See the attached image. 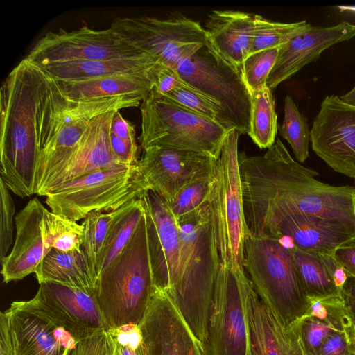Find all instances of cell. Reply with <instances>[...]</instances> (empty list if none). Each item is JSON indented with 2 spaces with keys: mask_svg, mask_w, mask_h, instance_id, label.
I'll use <instances>...</instances> for the list:
<instances>
[{
  "mask_svg": "<svg viewBox=\"0 0 355 355\" xmlns=\"http://www.w3.org/2000/svg\"><path fill=\"white\" fill-rule=\"evenodd\" d=\"M245 223L256 236L273 217L295 211L342 223L355 232V187L318 180L277 139L263 155L239 153Z\"/></svg>",
  "mask_w": 355,
  "mask_h": 355,
  "instance_id": "1",
  "label": "cell"
},
{
  "mask_svg": "<svg viewBox=\"0 0 355 355\" xmlns=\"http://www.w3.org/2000/svg\"><path fill=\"white\" fill-rule=\"evenodd\" d=\"M39 76L40 69L24 59L3 81L0 91L1 178L20 198L35 194Z\"/></svg>",
  "mask_w": 355,
  "mask_h": 355,
  "instance_id": "2",
  "label": "cell"
},
{
  "mask_svg": "<svg viewBox=\"0 0 355 355\" xmlns=\"http://www.w3.org/2000/svg\"><path fill=\"white\" fill-rule=\"evenodd\" d=\"M141 101V98L132 96L70 99L40 69L36 114L40 155L35 194L37 195L52 175L71 157L93 118L112 110L138 107Z\"/></svg>",
  "mask_w": 355,
  "mask_h": 355,
  "instance_id": "3",
  "label": "cell"
},
{
  "mask_svg": "<svg viewBox=\"0 0 355 355\" xmlns=\"http://www.w3.org/2000/svg\"><path fill=\"white\" fill-rule=\"evenodd\" d=\"M176 221L180 239L179 267L175 283L167 294L203 349L220 266L210 201Z\"/></svg>",
  "mask_w": 355,
  "mask_h": 355,
  "instance_id": "4",
  "label": "cell"
},
{
  "mask_svg": "<svg viewBox=\"0 0 355 355\" xmlns=\"http://www.w3.org/2000/svg\"><path fill=\"white\" fill-rule=\"evenodd\" d=\"M155 289L145 211L123 250L100 272L94 295L109 329L140 326Z\"/></svg>",
  "mask_w": 355,
  "mask_h": 355,
  "instance_id": "5",
  "label": "cell"
},
{
  "mask_svg": "<svg viewBox=\"0 0 355 355\" xmlns=\"http://www.w3.org/2000/svg\"><path fill=\"white\" fill-rule=\"evenodd\" d=\"M243 268L257 294L285 327L305 315L307 297L292 254L279 240L248 231Z\"/></svg>",
  "mask_w": 355,
  "mask_h": 355,
  "instance_id": "6",
  "label": "cell"
},
{
  "mask_svg": "<svg viewBox=\"0 0 355 355\" xmlns=\"http://www.w3.org/2000/svg\"><path fill=\"white\" fill-rule=\"evenodd\" d=\"M141 115L138 139L144 150L156 146L188 150L218 159L230 130L216 121L186 109L154 88L142 101Z\"/></svg>",
  "mask_w": 355,
  "mask_h": 355,
  "instance_id": "7",
  "label": "cell"
},
{
  "mask_svg": "<svg viewBox=\"0 0 355 355\" xmlns=\"http://www.w3.org/2000/svg\"><path fill=\"white\" fill-rule=\"evenodd\" d=\"M150 189L137 164H119L61 184L45 196V202L51 212L78 222L143 198Z\"/></svg>",
  "mask_w": 355,
  "mask_h": 355,
  "instance_id": "8",
  "label": "cell"
},
{
  "mask_svg": "<svg viewBox=\"0 0 355 355\" xmlns=\"http://www.w3.org/2000/svg\"><path fill=\"white\" fill-rule=\"evenodd\" d=\"M241 135L236 129L229 131L216 161L210 205L220 264L243 266L248 229L239 164L238 141Z\"/></svg>",
  "mask_w": 355,
  "mask_h": 355,
  "instance_id": "9",
  "label": "cell"
},
{
  "mask_svg": "<svg viewBox=\"0 0 355 355\" xmlns=\"http://www.w3.org/2000/svg\"><path fill=\"white\" fill-rule=\"evenodd\" d=\"M252 289L243 266L220 264L209 315L205 355H251Z\"/></svg>",
  "mask_w": 355,
  "mask_h": 355,
  "instance_id": "10",
  "label": "cell"
},
{
  "mask_svg": "<svg viewBox=\"0 0 355 355\" xmlns=\"http://www.w3.org/2000/svg\"><path fill=\"white\" fill-rule=\"evenodd\" d=\"M175 71L193 92L217 107L225 128L248 135L250 94L235 69L204 46L191 57L180 61Z\"/></svg>",
  "mask_w": 355,
  "mask_h": 355,
  "instance_id": "11",
  "label": "cell"
},
{
  "mask_svg": "<svg viewBox=\"0 0 355 355\" xmlns=\"http://www.w3.org/2000/svg\"><path fill=\"white\" fill-rule=\"evenodd\" d=\"M110 28L127 43L174 71L180 61L204 46L214 51L200 22L178 11L166 18L118 17Z\"/></svg>",
  "mask_w": 355,
  "mask_h": 355,
  "instance_id": "12",
  "label": "cell"
},
{
  "mask_svg": "<svg viewBox=\"0 0 355 355\" xmlns=\"http://www.w3.org/2000/svg\"><path fill=\"white\" fill-rule=\"evenodd\" d=\"M146 53L122 40L110 28L60 29L41 37L24 60L38 67L50 63L110 60Z\"/></svg>",
  "mask_w": 355,
  "mask_h": 355,
  "instance_id": "13",
  "label": "cell"
},
{
  "mask_svg": "<svg viewBox=\"0 0 355 355\" xmlns=\"http://www.w3.org/2000/svg\"><path fill=\"white\" fill-rule=\"evenodd\" d=\"M311 143L334 171L355 178V106L338 96H326L313 122Z\"/></svg>",
  "mask_w": 355,
  "mask_h": 355,
  "instance_id": "14",
  "label": "cell"
},
{
  "mask_svg": "<svg viewBox=\"0 0 355 355\" xmlns=\"http://www.w3.org/2000/svg\"><path fill=\"white\" fill-rule=\"evenodd\" d=\"M31 301L78 342L109 329L94 291L43 282Z\"/></svg>",
  "mask_w": 355,
  "mask_h": 355,
  "instance_id": "15",
  "label": "cell"
},
{
  "mask_svg": "<svg viewBox=\"0 0 355 355\" xmlns=\"http://www.w3.org/2000/svg\"><path fill=\"white\" fill-rule=\"evenodd\" d=\"M13 355H69L78 341L31 301H14L5 311Z\"/></svg>",
  "mask_w": 355,
  "mask_h": 355,
  "instance_id": "16",
  "label": "cell"
},
{
  "mask_svg": "<svg viewBox=\"0 0 355 355\" xmlns=\"http://www.w3.org/2000/svg\"><path fill=\"white\" fill-rule=\"evenodd\" d=\"M254 236L277 239L286 248L334 254L342 246L355 243V232L337 222L313 218L298 212L271 218Z\"/></svg>",
  "mask_w": 355,
  "mask_h": 355,
  "instance_id": "17",
  "label": "cell"
},
{
  "mask_svg": "<svg viewBox=\"0 0 355 355\" xmlns=\"http://www.w3.org/2000/svg\"><path fill=\"white\" fill-rule=\"evenodd\" d=\"M216 161L196 152L153 146L144 150L137 166L151 189L170 203L187 184L214 171Z\"/></svg>",
  "mask_w": 355,
  "mask_h": 355,
  "instance_id": "18",
  "label": "cell"
},
{
  "mask_svg": "<svg viewBox=\"0 0 355 355\" xmlns=\"http://www.w3.org/2000/svg\"><path fill=\"white\" fill-rule=\"evenodd\" d=\"M140 328L147 355H205L164 291L155 289Z\"/></svg>",
  "mask_w": 355,
  "mask_h": 355,
  "instance_id": "19",
  "label": "cell"
},
{
  "mask_svg": "<svg viewBox=\"0 0 355 355\" xmlns=\"http://www.w3.org/2000/svg\"><path fill=\"white\" fill-rule=\"evenodd\" d=\"M143 200L154 284L156 288L168 293L175 283L179 267L180 239L178 223L164 199L153 190L150 189Z\"/></svg>",
  "mask_w": 355,
  "mask_h": 355,
  "instance_id": "20",
  "label": "cell"
},
{
  "mask_svg": "<svg viewBox=\"0 0 355 355\" xmlns=\"http://www.w3.org/2000/svg\"><path fill=\"white\" fill-rule=\"evenodd\" d=\"M116 110L92 119L71 157L52 175L37 193L46 196L62 183L86 174L119 165L110 145V124Z\"/></svg>",
  "mask_w": 355,
  "mask_h": 355,
  "instance_id": "21",
  "label": "cell"
},
{
  "mask_svg": "<svg viewBox=\"0 0 355 355\" xmlns=\"http://www.w3.org/2000/svg\"><path fill=\"white\" fill-rule=\"evenodd\" d=\"M355 36V24L342 21L331 26H311L282 46L266 84L272 91L330 46Z\"/></svg>",
  "mask_w": 355,
  "mask_h": 355,
  "instance_id": "22",
  "label": "cell"
},
{
  "mask_svg": "<svg viewBox=\"0 0 355 355\" xmlns=\"http://www.w3.org/2000/svg\"><path fill=\"white\" fill-rule=\"evenodd\" d=\"M37 198L30 200L15 218L16 235L10 252L1 261L3 282L21 280L35 272L52 249L46 241L42 220L44 209Z\"/></svg>",
  "mask_w": 355,
  "mask_h": 355,
  "instance_id": "23",
  "label": "cell"
},
{
  "mask_svg": "<svg viewBox=\"0 0 355 355\" xmlns=\"http://www.w3.org/2000/svg\"><path fill=\"white\" fill-rule=\"evenodd\" d=\"M256 14L239 10H212L205 23L207 39L216 54L241 76L255 29Z\"/></svg>",
  "mask_w": 355,
  "mask_h": 355,
  "instance_id": "24",
  "label": "cell"
},
{
  "mask_svg": "<svg viewBox=\"0 0 355 355\" xmlns=\"http://www.w3.org/2000/svg\"><path fill=\"white\" fill-rule=\"evenodd\" d=\"M153 67L139 71L116 73L83 80H53L62 94L73 100H90L114 96H137L142 101L149 94L155 83Z\"/></svg>",
  "mask_w": 355,
  "mask_h": 355,
  "instance_id": "25",
  "label": "cell"
},
{
  "mask_svg": "<svg viewBox=\"0 0 355 355\" xmlns=\"http://www.w3.org/2000/svg\"><path fill=\"white\" fill-rule=\"evenodd\" d=\"M157 62L156 58L146 53L136 56L110 60L55 62L37 67L52 80H83L143 71L153 67Z\"/></svg>",
  "mask_w": 355,
  "mask_h": 355,
  "instance_id": "26",
  "label": "cell"
},
{
  "mask_svg": "<svg viewBox=\"0 0 355 355\" xmlns=\"http://www.w3.org/2000/svg\"><path fill=\"white\" fill-rule=\"evenodd\" d=\"M34 273L39 284L53 282L94 292L96 279L83 248L69 252L52 248Z\"/></svg>",
  "mask_w": 355,
  "mask_h": 355,
  "instance_id": "27",
  "label": "cell"
},
{
  "mask_svg": "<svg viewBox=\"0 0 355 355\" xmlns=\"http://www.w3.org/2000/svg\"><path fill=\"white\" fill-rule=\"evenodd\" d=\"M251 355H286V327L253 287L249 298Z\"/></svg>",
  "mask_w": 355,
  "mask_h": 355,
  "instance_id": "28",
  "label": "cell"
},
{
  "mask_svg": "<svg viewBox=\"0 0 355 355\" xmlns=\"http://www.w3.org/2000/svg\"><path fill=\"white\" fill-rule=\"evenodd\" d=\"M289 250L307 297L343 294L338 289L333 277L339 266L334 254L307 252L295 247Z\"/></svg>",
  "mask_w": 355,
  "mask_h": 355,
  "instance_id": "29",
  "label": "cell"
},
{
  "mask_svg": "<svg viewBox=\"0 0 355 355\" xmlns=\"http://www.w3.org/2000/svg\"><path fill=\"white\" fill-rule=\"evenodd\" d=\"M250 94L251 112L248 135L259 148H269L275 142L278 131L272 91L266 85Z\"/></svg>",
  "mask_w": 355,
  "mask_h": 355,
  "instance_id": "30",
  "label": "cell"
},
{
  "mask_svg": "<svg viewBox=\"0 0 355 355\" xmlns=\"http://www.w3.org/2000/svg\"><path fill=\"white\" fill-rule=\"evenodd\" d=\"M146 211L143 198L134 200L112 225L105 241L97 268L98 277L123 250Z\"/></svg>",
  "mask_w": 355,
  "mask_h": 355,
  "instance_id": "31",
  "label": "cell"
},
{
  "mask_svg": "<svg viewBox=\"0 0 355 355\" xmlns=\"http://www.w3.org/2000/svg\"><path fill=\"white\" fill-rule=\"evenodd\" d=\"M132 202L113 211L92 212L83 222L84 239L82 248L87 257L96 282L101 254L110 229L114 220L129 207Z\"/></svg>",
  "mask_w": 355,
  "mask_h": 355,
  "instance_id": "32",
  "label": "cell"
},
{
  "mask_svg": "<svg viewBox=\"0 0 355 355\" xmlns=\"http://www.w3.org/2000/svg\"><path fill=\"white\" fill-rule=\"evenodd\" d=\"M311 26L305 20L282 23L256 14L254 34L249 55L261 50L280 47Z\"/></svg>",
  "mask_w": 355,
  "mask_h": 355,
  "instance_id": "33",
  "label": "cell"
},
{
  "mask_svg": "<svg viewBox=\"0 0 355 355\" xmlns=\"http://www.w3.org/2000/svg\"><path fill=\"white\" fill-rule=\"evenodd\" d=\"M42 230L49 247L69 252L80 250L84 239V225L44 209Z\"/></svg>",
  "mask_w": 355,
  "mask_h": 355,
  "instance_id": "34",
  "label": "cell"
},
{
  "mask_svg": "<svg viewBox=\"0 0 355 355\" xmlns=\"http://www.w3.org/2000/svg\"><path fill=\"white\" fill-rule=\"evenodd\" d=\"M278 130L290 144L298 162L304 163L309 157L311 130L306 119L291 96L284 98V116Z\"/></svg>",
  "mask_w": 355,
  "mask_h": 355,
  "instance_id": "35",
  "label": "cell"
},
{
  "mask_svg": "<svg viewBox=\"0 0 355 355\" xmlns=\"http://www.w3.org/2000/svg\"><path fill=\"white\" fill-rule=\"evenodd\" d=\"M214 182V171L187 184L178 192L171 202H165L175 220L198 210L209 202Z\"/></svg>",
  "mask_w": 355,
  "mask_h": 355,
  "instance_id": "36",
  "label": "cell"
},
{
  "mask_svg": "<svg viewBox=\"0 0 355 355\" xmlns=\"http://www.w3.org/2000/svg\"><path fill=\"white\" fill-rule=\"evenodd\" d=\"M304 315L313 317L336 331H347L354 324L343 294L323 297H307Z\"/></svg>",
  "mask_w": 355,
  "mask_h": 355,
  "instance_id": "37",
  "label": "cell"
},
{
  "mask_svg": "<svg viewBox=\"0 0 355 355\" xmlns=\"http://www.w3.org/2000/svg\"><path fill=\"white\" fill-rule=\"evenodd\" d=\"M280 47L261 50L249 55L243 62L241 78L249 92L266 85Z\"/></svg>",
  "mask_w": 355,
  "mask_h": 355,
  "instance_id": "38",
  "label": "cell"
},
{
  "mask_svg": "<svg viewBox=\"0 0 355 355\" xmlns=\"http://www.w3.org/2000/svg\"><path fill=\"white\" fill-rule=\"evenodd\" d=\"M107 332L114 345L112 355H147L140 326L125 324Z\"/></svg>",
  "mask_w": 355,
  "mask_h": 355,
  "instance_id": "39",
  "label": "cell"
},
{
  "mask_svg": "<svg viewBox=\"0 0 355 355\" xmlns=\"http://www.w3.org/2000/svg\"><path fill=\"white\" fill-rule=\"evenodd\" d=\"M296 324L306 355H318L325 339L335 330L322 321L304 315L293 322Z\"/></svg>",
  "mask_w": 355,
  "mask_h": 355,
  "instance_id": "40",
  "label": "cell"
},
{
  "mask_svg": "<svg viewBox=\"0 0 355 355\" xmlns=\"http://www.w3.org/2000/svg\"><path fill=\"white\" fill-rule=\"evenodd\" d=\"M3 180L0 178V259L2 261L13 241L14 215L13 198Z\"/></svg>",
  "mask_w": 355,
  "mask_h": 355,
  "instance_id": "41",
  "label": "cell"
},
{
  "mask_svg": "<svg viewBox=\"0 0 355 355\" xmlns=\"http://www.w3.org/2000/svg\"><path fill=\"white\" fill-rule=\"evenodd\" d=\"M164 96L186 109L216 121L223 125L220 112L217 107L193 90L178 89L164 94Z\"/></svg>",
  "mask_w": 355,
  "mask_h": 355,
  "instance_id": "42",
  "label": "cell"
},
{
  "mask_svg": "<svg viewBox=\"0 0 355 355\" xmlns=\"http://www.w3.org/2000/svg\"><path fill=\"white\" fill-rule=\"evenodd\" d=\"M113 350V343L107 330L79 341L69 355H112Z\"/></svg>",
  "mask_w": 355,
  "mask_h": 355,
  "instance_id": "43",
  "label": "cell"
},
{
  "mask_svg": "<svg viewBox=\"0 0 355 355\" xmlns=\"http://www.w3.org/2000/svg\"><path fill=\"white\" fill-rule=\"evenodd\" d=\"M155 83L153 88L161 94L164 95L178 89H191L175 71L159 63L155 71Z\"/></svg>",
  "mask_w": 355,
  "mask_h": 355,
  "instance_id": "44",
  "label": "cell"
},
{
  "mask_svg": "<svg viewBox=\"0 0 355 355\" xmlns=\"http://www.w3.org/2000/svg\"><path fill=\"white\" fill-rule=\"evenodd\" d=\"M110 145L114 158L119 164L136 165L138 163L136 141H125L110 132Z\"/></svg>",
  "mask_w": 355,
  "mask_h": 355,
  "instance_id": "45",
  "label": "cell"
},
{
  "mask_svg": "<svg viewBox=\"0 0 355 355\" xmlns=\"http://www.w3.org/2000/svg\"><path fill=\"white\" fill-rule=\"evenodd\" d=\"M318 355H354L344 331H336L322 343Z\"/></svg>",
  "mask_w": 355,
  "mask_h": 355,
  "instance_id": "46",
  "label": "cell"
},
{
  "mask_svg": "<svg viewBox=\"0 0 355 355\" xmlns=\"http://www.w3.org/2000/svg\"><path fill=\"white\" fill-rule=\"evenodd\" d=\"M110 132L125 141H135L134 126L122 116L119 110L113 116Z\"/></svg>",
  "mask_w": 355,
  "mask_h": 355,
  "instance_id": "47",
  "label": "cell"
},
{
  "mask_svg": "<svg viewBox=\"0 0 355 355\" xmlns=\"http://www.w3.org/2000/svg\"><path fill=\"white\" fill-rule=\"evenodd\" d=\"M334 256L349 277H355V243L337 248Z\"/></svg>",
  "mask_w": 355,
  "mask_h": 355,
  "instance_id": "48",
  "label": "cell"
},
{
  "mask_svg": "<svg viewBox=\"0 0 355 355\" xmlns=\"http://www.w3.org/2000/svg\"><path fill=\"white\" fill-rule=\"evenodd\" d=\"M0 355H13L9 322L5 311L0 313Z\"/></svg>",
  "mask_w": 355,
  "mask_h": 355,
  "instance_id": "49",
  "label": "cell"
},
{
  "mask_svg": "<svg viewBox=\"0 0 355 355\" xmlns=\"http://www.w3.org/2000/svg\"><path fill=\"white\" fill-rule=\"evenodd\" d=\"M343 294L355 300V277H349L343 290Z\"/></svg>",
  "mask_w": 355,
  "mask_h": 355,
  "instance_id": "50",
  "label": "cell"
},
{
  "mask_svg": "<svg viewBox=\"0 0 355 355\" xmlns=\"http://www.w3.org/2000/svg\"><path fill=\"white\" fill-rule=\"evenodd\" d=\"M340 98L344 103L355 106V85L350 91L340 96Z\"/></svg>",
  "mask_w": 355,
  "mask_h": 355,
  "instance_id": "51",
  "label": "cell"
},
{
  "mask_svg": "<svg viewBox=\"0 0 355 355\" xmlns=\"http://www.w3.org/2000/svg\"><path fill=\"white\" fill-rule=\"evenodd\" d=\"M352 352L355 355V322L353 326L345 332Z\"/></svg>",
  "mask_w": 355,
  "mask_h": 355,
  "instance_id": "52",
  "label": "cell"
},
{
  "mask_svg": "<svg viewBox=\"0 0 355 355\" xmlns=\"http://www.w3.org/2000/svg\"><path fill=\"white\" fill-rule=\"evenodd\" d=\"M347 307L353 319L355 322V300L352 299L349 297L344 295Z\"/></svg>",
  "mask_w": 355,
  "mask_h": 355,
  "instance_id": "53",
  "label": "cell"
},
{
  "mask_svg": "<svg viewBox=\"0 0 355 355\" xmlns=\"http://www.w3.org/2000/svg\"></svg>",
  "mask_w": 355,
  "mask_h": 355,
  "instance_id": "54",
  "label": "cell"
},
{
  "mask_svg": "<svg viewBox=\"0 0 355 355\" xmlns=\"http://www.w3.org/2000/svg\"><path fill=\"white\" fill-rule=\"evenodd\" d=\"M355 187V186H354Z\"/></svg>",
  "mask_w": 355,
  "mask_h": 355,
  "instance_id": "55",
  "label": "cell"
}]
</instances>
